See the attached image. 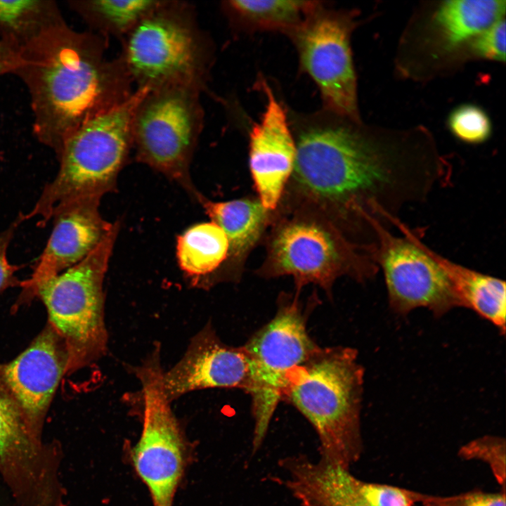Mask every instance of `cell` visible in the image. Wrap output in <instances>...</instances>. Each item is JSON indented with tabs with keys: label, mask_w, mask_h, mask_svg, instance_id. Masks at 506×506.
Wrapping results in <instances>:
<instances>
[{
	"label": "cell",
	"mask_w": 506,
	"mask_h": 506,
	"mask_svg": "<svg viewBox=\"0 0 506 506\" xmlns=\"http://www.w3.org/2000/svg\"><path fill=\"white\" fill-rule=\"evenodd\" d=\"M289 119L296 158L278 206L314 211L358 245L373 242L372 219L390 226L449 179L434 151L374 139L326 110Z\"/></svg>",
	"instance_id": "obj_1"
},
{
	"label": "cell",
	"mask_w": 506,
	"mask_h": 506,
	"mask_svg": "<svg viewBox=\"0 0 506 506\" xmlns=\"http://www.w3.org/2000/svg\"><path fill=\"white\" fill-rule=\"evenodd\" d=\"M108 40L74 30L65 22L19 51L14 74L30 96L34 134L56 156L79 126L124 103L135 91L121 58L107 57Z\"/></svg>",
	"instance_id": "obj_2"
},
{
	"label": "cell",
	"mask_w": 506,
	"mask_h": 506,
	"mask_svg": "<svg viewBox=\"0 0 506 506\" xmlns=\"http://www.w3.org/2000/svg\"><path fill=\"white\" fill-rule=\"evenodd\" d=\"M363 370L351 348H318L290 375L287 399L312 424L320 459L346 469L362 451Z\"/></svg>",
	"instance_id": "obj_3"
},
{
	"label": "cell",
	"mask_w": 506,
	"mask_h": 506,
	"mask_svg": "<svg viewBox=\"0 0 506 506\" xmlns=\"http://www.w3.org/2000/svg\"><path fill=\"white\" fill-rule=\"evenodd\" d=\"M120 41L119 56L136 89L181 85L208 91L214 45L191 4L160 1Z\"/></svg>",
	"instance_id": "obj_4"
},
{
	"label": "cell",
	"mask_w": 506,
	"mask_h": 506,
	"mask_svg": "<svg viewBox=\"0 0 506 506\" xmlns=\"http://www.w3.org/2000/svg\"><path fill=\"white\" fill-rule=\"evenodd\" d=\"M149 89H136L124 103L82 123L64 141L57 155L59 170L46 184L23 221L37 218L46 226L56 207L83 197L100 199L113 191L133 149L132 122L136 106Z\"/></svg>",
	"instance_id": "obj_5"
},
{
	"label": "cell",
	"mask_w": 506,
	"mask_h": 506,
	"mask_svg": "<svg viewBox=\"0 0 506 506\" xmlns=\"http://www.w3.org/2000/svg\"><path fill=\"white\" fill-rule=\"evenodd\" d=\"M269 226L266 256L257 271L259 275H290L298 289L313 283L331 293L340 277L363 283L379 271L368 251L369 247L352 242L316 212L277 207Z\"/></svg>",
	"instance_id": "obj_6"
},
{
	"label": "cell",
	"mask_w": 506,
	"mask_h": 506,
	"mask_svg": "<svg viewBox=\"0 0 506 506\" xmlns=\"http://www.w3.org/2000/svg\"><path fill=\"white\" fill-rule=\"evenodd\" d=\"M119 228L116 221L88 256L36 291L46 308L47 323L66 346L67 375L96 360L106 348L103 285Z\"/></svg>",
	"instance_id": "obj_7"
},
{
	"label": "cell",
	"mask_w": 506,
	"mask_h": 506,
	"mask_svg": "<svg viewBox=\"0 0 506 506\" xmlns=\"http://www.w3.org/2000/svg\"><path fill=\"white\" fill-rule=\"evenodd\" d=\"M199 89L173 85L148 90L132 122L136 160L184 187L196 199L190 165L202 133L204 110Z\"/></svg>",
	"instance_id": "obj_8"
},
{
	"label": "cell",
	"mask_w": 506,
	"mask_h": 506,
	"mask_svg": "<svg viewBox=\"0 0 506 506\" xmlns=\"http://www.w3.org/2000/svg\"><path fill=\"white\" fill-rule=\"evenodd\" d=\"M319 347L310 338L295 301L283 305L275 317L242 347L248 361L245 389L252 401V449L262 444L290 374Z\"/></svg>",
	"instance_id": "obj_9"
},
{
	"label": "cell",
	"mask_w": 506,
	"mask_h": 506,
	"mask_svg": "<svg viewBox=\"0 0 506 506\" xmlns=\"http://www.w3.org/2000/svg\"><path fill=\"white\" fill-rule=\"evenodd\" d=\"M389 223L402 235L393 234L382 221L372 219L374 242L368 252L383 272L391 309L406 315L424 307L441 316L460 306L445 272L423 248L421 235L399 218Z\"/></svg>",
	"instance_id": "obj_10"
},
{
	"label": "cell",
	"mask_w": 506,
	"mask_h": 506,
	"mask_svg": "<svg viewBox=\"0 0 506 506\" xmlns=\"http://www.w3.org/2000/svg\"><path fill=\"white\" fill-rule=\"evenodd\" d=\"M354 22L349 12L333 10L319 1L290 37L301 69L320 91L324 110L358 122L356 77L350 45Z\"/></svg>",
	"instance_id": "obj_11"
},
{
	"label": "cell",
	"mask_w": 506,
	"mask_h": 506,
	"mask_svg": "<svg viewBox=\"0 0 506 506\" xmlns=\"http://www.w3.org/2000/svg\"><path fill=\"white\" fill-rule=\"evenodd\" d=\"M162 372L153 363L139 371L143 420L131 452L136 474L146 486L153 506H173L186 465V443L161 384Z\"/></svg>",
	"instance_id": "obj_12"
},
{
	"label": "cell",
	"mask_w": 506,
	"mask_h": 506,
	"mask_svg": "<svg viewBox=\"0 0 506 506\" xmlns=\"http://www.w3.org/2000/svg\"><path fill=\"white\" fill-rule=\"evenodd\" d=\"M68 354L62 338L46 323L28 347L0 371L32 433L42 439L46 417L63 377Z\"/></svg>",
	"instance_id": "obj_13"
},
{
	"label": "cell",
	"mask_w": 506,
	"mask_h": 506,
	"mask_svg": "<svg viewBox=\"0 0 506 506\" xmlns=\"http://www.w3.org/2000/svg\"><path fill=\"white\" fill-rule=\"evenodd\" d=\"M100 200L77 198L55 208L52 233L32 275L21 282L15 309L31 303L41 283L84 259L110 231L113 223L101 216Z\"/></svg>",
	"instance_id": "obj_14"
},
{
	"label": "cell",
	"mask_w": 506,
	"mask_h": 506,
	"mask_svg": "<svg viewBox=\"0 0 506 506\" xmlns=\"http://www.w3.org/2000/svg\"><path fill=\"white\" fill-rule=\"evenodd\" d=\"M260 86L266 103L249 133V164L258 199L273 212L292 174L296 144L288 112L264 80Z\"/></svg>",
	"instance_id": "obj_15"
},
{
	"label": "cell",
	"mask_w": 506,
	"mask_h": 506,
	"mask_svg": "<svg viewBox=\"0 0 506 506\" xmlns=\"http://www.w3.org/2000/svg\"><path fill=\"white\" fill-rule=\"evenodd\" d=\"M248 369L243 349L224 344L207 328L193 339L176 365L169 372H162L161 384L169 401L194 390L245 389Z\"/></svg>",
	"instance_id": "obj_16"
},
{
	"label": "cell",
	"mask_w": 506,
	"mask_h": 506,
	"mask_svg": "<svg viewBox=\"0 0 506 506\" xmlns=\"http://www.w3.org/2000/svg\"><path fill=\"white\" fill-rule=\"evenodd\" d=\"M197 200L228 241V257L220 273L236 280L242 273L248 255L269 226L273 212L266 209L259 199L214 202L200 194Z\"/></svg>",
	"instance_id": "obj_17"
},
{
	"label": "cell",
	"mask_w": 506,
	"mask_h": 506,
	"mask_svg": "<svg viewBox=\"0 0 506 506\" xmlns=\"http://www.w3.org/2000/svg\"><path fill=\"white\" fill-rule=\"evenodd\" d=\"M359 482L348 469L304 457L290 467L285 485L302 506H370Z\"/></svg>",
	"instance_id": "obj_18"
},
{
	"label": "cell",
	"mask_w": 506,
	"mask_h": 506,
	"mask_svg": "<svg viewBox=\"0 0 506 506\" xmlns=\"http://www.w3.org/2000/svg\"><path fill=\"white\" fill-rule=\"evenodd\" d=\"M424 250L445 272L460 306L474 311L505 332V282L458 264L422 242Z\"/></svg>",
	"instance_id": "obj_19"
},
{
	"label": "cell",
	"mask_w": 506,
	"mask_h": 506,
	"mask_svg": "<svg viewBox=\"0 0 506 506\" xmlns=\"http://www.w3.org/2000/svg\"><path fill=\"white\" fill-rule=\"evenodd\" d=\"M317 1L230 0L222 7L230 22L250 32H280L292 35L317 6Z\"/></svg>",
	"instance_id": "obj_20"
},
{
	"label": "cell",
	"mask_w": 506,
	"mask_h": 506,
	"mask_svg": "<svg viewBox=\"0 0 506 506\" xmlns=\"http://www.w3.org/2000/svg\"><path fill=\"white\" fill-rule=\"evenodd\" d=\"M505 1H448L436 11L434 22L446 48L476 37L504 18Z\"/></svg>",
	"instance_id": "obj_21"
},
{
	"label": "cell",
	"mask_w": 506,
	"mask_h": 506,
	"mask_svg": "<svg viewBox=\"0 0 506 506\" xmlns=\"http://www.w3.org/2000/svg\"><path fill=\"white\" fill-rule=\"evenodd\" d=\"M64 22L54 1L0 0V39L18 51Z\"/></svg>",
	"instance_id": "obj_22"
},
{
	"label": "cell",
	"mask_w": 506,
	"mask_h": 506,
	"mask_svg": "<svg viewBox=\"0 0 506 506\" xmlns=\"http://www.w3.org/2000/svg\"><path fill=\"white\" fill-rule=\"evenodd\" d=\"M228 247L225 233L214 221L193 225L177 238L180 268L197 280L216 275L227 259Z\"/></svg>",
	"instance_id": "obj_23"
},
{
	"label": "cell",
	"mask_w": 506,
	"mask_h": 506,
	"mask_svg": "<svg viewBox=\"0 0 506 506\" xmlns=\"http://www.w3.org/2000/svg\"><path fill=\"white\" fill-rule=\"evenodd\" d=\"M159 0H71L69 7L93 32L121 40L158 4Z\"/></svg>",
	"instance_id": "obj_24"
},
{
	"label": "cell",
	"mask_w": 506,
	"mask_h": 506,
	"mask_svg": "<svg viewBox=\"0 0 506 506\" xmlns=\"http://www.w3.org/2000/svg\"><path fill=\"white\" fill-rule=\"evenodd\" d=\"M458 455L465 460H479L487 463L505 491V441L495 436H485L462 446Z\"/></svg>",
	"instance_id": "obj_25"
},
{
	"label": "cell",
	"mask_w": 506,
	"mask_h": 506,
	"mask_svg": "<svg viewBox=\"0 0 506 506\" xmlns=\"http://www.w3.org/2000/svg\"><path fill=\"white\" fill-rule=\"evenodd\" d=\"M449 126L458 138L473 144L487 140L491 131V122L486 112L472 105L455 109L450 116Z\"/></svg>",
	"instance_id": "obj_26"
},
{
	"label": "cell",
	"mask_w": 506,
	"mask_h": 506,
	"mask_svg": "<svg viewBox=\"0 0 506 506\" xmlns=\"http://www.w3.org/2000/svg\"><path fill=\"white\" fill-rule=\"evenodd\" d=\"M360 491L370 506H413L420 493L385 484L360 480Z\"/></svg>",
	"instance_id": "obj_27"
},
{
	"label": "cell",
	"mask_w": 506,
	"mask_h": 506,
	"mask_svg": "<svg viewBox=\"0 0 506 506\" xmlns=\"http://www.w3.org/2000/svg\"><path fill=\"white\" fill-rule=\"evenodd\" d=\"M418 502L422 506H506L505 491L495 493L473 491L451 496L420 493Z\"/></svg>",
	"instance_id": "obj_28"
},
{
	"label": "cell",
	"mask_w": 506,
	"mask_h": 506,
	"mask_svg": "<svg viewBox=\"0 0 506 506\" xmlns=\"http://www.w3.org/2000/svg\"><path fill=\"white\" fill-rule=\"evenodd\" d=\"M473 51L479 57L505 60V20L502 18L474 39Z\"/></svg>",
	"instance_id": "obj_29"
},
{
	"label": "cell",
	"mask_w": 506,
	"mask_h": 506,
	"mask_svg": "<svg viewBox=\"0 0 506 506\" xmlns=\"http://www.w3.org/2000/svg\"><path fill=\"white\" fill-rule=\"evenodd\" d=\"M22 221L20 214L8 228L0 233V296L10 287H20L22 282L15 275L20 266L9 263L7 250L16 228Z\"/></svg>",
	"instance_id": "obj_30"
},
{
	"label": "cell",
	"mask_w": 506,
	"mask_h": 506,
	"mask_svg": "<svg viewBox=\"0 0 506 506\" xmlns=\"http://www.w3.org/2000/svg\"><path fill=\"white\" fill-rule=\"evenodd\" d=\"M19 65V51L0 39V76L6 73H14Z\"/></svg>",
	"instance_id": "obj_31"
}]
</instances>
